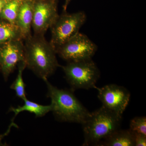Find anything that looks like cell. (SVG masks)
Instances as JSON below:
<instances>
[{
	"instance_id": "10",
	"label": "cell",
	"mask_w": 146,
	"mask_h": 146,
	"mask_svg": "<svg viewBox=\"0 0 146 146\" xmlns=\"http://www.w3.org/2000/svg\"><path fill=\"white\" fill-rule=\"evenodd\" d=\"M33 0H23L19 9L15 25L19 28L23 40L31 36Z\"/></svg>"
},
{
	"instance_id": "19",
	"label": "cell",
	"mask_w": 146,
	"mask_h": 146,
	"mask_svg": "<svg viewBox=\"0 0 146 146\" xmlns=\"http://www.w3.org/2000/svg\"><path fill=\"white\" fill-rule=\"evenodd\" d=\"M9 0H0V14L2 11L4 7Z\"/></svg>"
},
{
	"instance_id": "5",
	"label": "cell",
	"mask_w": 146,
	"mask_h": 146,
	"mask_svg": "<svg viewBox=\"0 0 146 146\" xmlns=\"http://www.w3.org/2000/svg\"><path fill=\"white\" fill-rule=\"evenodd\" d=\"M86 19L83 11L70 13L63 11L59 15L50 27L52 36L50 42L55 49L78 33Z\"/></svg>"
},
{
	"instance_id": "11",
	"label": "cell",
	"mask_w": 146,
	"mask_h": 146,
	"mask_svg": "<svg viewBox=\"0 0 146 146\" xmlns=\"http://www.w3.org/2000/svg\"><path fill=\"white\" fill-rule=\"evenodd\" d=\"M98 146H135L133 132L130 129L116 130Z\"/></svg>"
},
{
	"instance_id": "12",
	"label": "cell",
	"mask_w": 146,
	"mask_h": 146,
	"mask_svg": "<svg viewBox=\"0 0 146 146\" xmlns=\"http://www.w3.org/2000/svg\"><path fill=\"white\" fill-rule=\"evenodd\" d=\"M25 104L23 106H18V107H11L8 112H14L15 117L12 121L20 112L23 111H28L30 113H34L36 117H42L46 115L48 112L52 111V106L51 104L48 106H43L38 104L34 102L29 100L27 99L24 100Z\"/></svg>"
},
{
	"instance_id": "7",
	"label": "cell",
	"mask_w": 146,
	"mask_h": 146,
	"mask_svg": "<svg viewBox=\"0 0 146 146\" xmlns=\"http://www.w3.org/2000/svg\"><path fill=\"white\" fill-rule=\"evenodd\" d=\"M58 0H33L32 27L35 35H44L56 20Z\"/></svg>"
},
{
	"instance_id": "20",
	"label": "cell",
	"mask_w": 146,
	"mask_h": 146,
	"mask_svg": "<svg viewBox=\"0 0 146 146\" xmlns=\"http://www.w3.org/2000/svg\"><path fill=\"white\" fill-rule=\"evenodd\" d=\"M71 0H65V3L63 6V11H66L68 5L70 3Z\"/></svg>"
},
{
	"instance_id": "15",
	"label": "cell",
	"mask_w": 146,
	"mask_h": 146,
	"mask_svg": "<svg viewBox=\"0 0 146 146\" xmlns=\"http://www.w3.org/2000/svg\"><path fill=\"white\" fill-rule=\"evenodd\" d=\"M18 67V75L15 81L11 85L10 88L15 91L16 96L17 97L24 100L27 98L25 91L26 85L25 84L23 79V73L24 70L26 68V65L25 62H23L19 63Z\"/></svg>"
},
{
	"instance_id": "8",
	"label": "cell",
	"mask_w": 146,
	"mask_h": 146,
	"mask_svg": "<svg viewBox=\"0 0 146 146\" xmlns=\"http://www.w3.org/2000/svg\"><path fill=\"white\" fill-rule=\"evenodd\" d=\"M98 96L102 106L116 114L122 116L128 105L130 94L123 86L115 84L105 85L102 88L96 87Z\"/></svg>"
},
{
	"instance_id": "13",
	"label": "cell",
	"mask_w": 146,
	"mask_h": 146,
	"mask_svg": "<svg viewBox=\"0 0 146 146\" xmlns=\"http://www.w3.org/2000/svg\"><path fill=\"white\" fill-rule=\"evenodd\" d=\"M17 40H23L21 31L17 26L0 19V44Z\"/></svg>"
},
{
	"instance_id": "9",
	"label": "cell",
	"mask_w": 146,
	"mask_h": 146,
	"mask_svg": "<svg viewBox=\"0 0 146 146\" xmlns=\"http://www.w3.org/2000/svg\"><path fill=\"white\" fill-rule=\"evenodd\" d=\"M23 40H17L0 44V72L5 81L19 63L25 62Z\"/></svg>"
},
{
	"instance_id": "17",
	"label": "cell",
	"mask_w": 146,
	"mask_h": 146,
	"mask_svg": "<svg viewBox=\"0 0 146 146\" xmlns=\"http://www.w3.org/2000/svg\"><path fill=\"white\" fill-rule=\"evenodd\" d=\"M134 138V145L135 146H146V136L138 133L132 131Z\"/></svg>"
},
{
	"instance_id": "6",
	"label": "cell",
	"mask_w": 146,
	"mask_h": 146,
	"mask_svg": "<svg viewBox=\"0 0 146 146\" xmlns=\"http://www.w3.org/2000/svg\"><path fill=\"white\" fill-rule=\"evenodd\" d=\"M98 47L85 35L79 32L55 48L56 54L69 62L92 59Z\"/></svg>"
},
{
	"instance_id": "18",
	"label": "cell",
	"mask_w": 146,
	"mask_h": 146,
	"mask_svg": "<svg viewBox=\"0 0 146 146\" xmlns=\"http://www.w3.org/2000/svg\"><path fill=\"white\" fill-rule=\"evenodd\" d=\"M14 126L16 127H18V125L15 124V123H14L13 121H11V123L10 125H9V126L8 129H7V131H6L5 133H4L3 134H1L0 135V146H7V144H3L2 143V140L3 138L5 137V136H7V135L10 132L11 129V128L12 127Z\"/></svg>"
},
{
	"instance_id": "3",
	"label": "cell",
	"mask_w": 146,
	"mask_h": 146,
	"mask_svg": "<svg viewBox=\"0 0 146 146\" xmlns=\"http://www.w3.org/2000/svg\"><path fill=\"white\" fill-rule=\"evenodd\" d=\"M122 116L102 106L91 112L82 124L83 146H98L102 141L119 129Z\"/></svg>"
},
{
	"instance_id": "16",
	"label": "cell",
	"mask_w": 146,
	"mask_h": 146,
	"mask_svg": "<svg viewBox=\"0 0 146 146\" xmlns=\"http://www.w3.org/2000/svg\"><path fill=\"white\" fill-rule=\"evenodd\" d=\"M129 129L146 136V117H137L131 121Z\"/></svg>"
},
{
	"instance_id": "14",
	"label": "cell",
	"mask_w": 146,
	"mask_h": 146,
	"mask_svg": "<svg viewBox=\"0 0 146 146\" xmlns=\"http://www.w3.org/2000/svg\"><path fill=\"white\" fill-rule=\"evenodd\" d=\"M23 0H9L5 5L1 14L0 19L15 25L18 12Z\"/></svg>"
},
{
	"instance_id": "1",
	"label": "cell",
	"mask_w": 146,
	"mask_h": 146,
	"mask_svg": "<svg viewBox=\"0 0 146 146\" xmlns=\"http://www.w3.org/2000/svg\"><path fill=\"white\" fill-rule=\"evenodd\" d=\"M25 63L26 68L43 80L53 74L60 67L54 47L44 35H35L25 39Z\"/></svg>"
},
{
	"instance_id": "2",
	"label": "cell",
	"mask_w": 146,
	"mask_h": 146,
	"mask_svg": "<svg viewBox=\"0 0 146 146\" xmlns=\"http://www.w3.org/2000/svg\"><path fill=\"white\" fill-rule=\"evenodd\" d=\"M44 81L48 89L47 97L51 100L52 111L56 119L60 121L82 124L91 112L76 98L74 91L58 89L51 84L48 79Z\"/></svg>"
},
{
	"instance_id": "4",
	"label": "cell",
	"mask_w": 146,
	"mask_h": 146,
	"mask_svg": "<svg viewBox=\"0 0 146 146\" xmlns=\"http://www.w3.org/2000/svg\"><path fill=\"white\" fill-rule=\"evenodd\" d=\"M73 91L94 88L100 77L99 70L92 59L69 62L60 66Z\"/></svg>"
}]
</instances>
